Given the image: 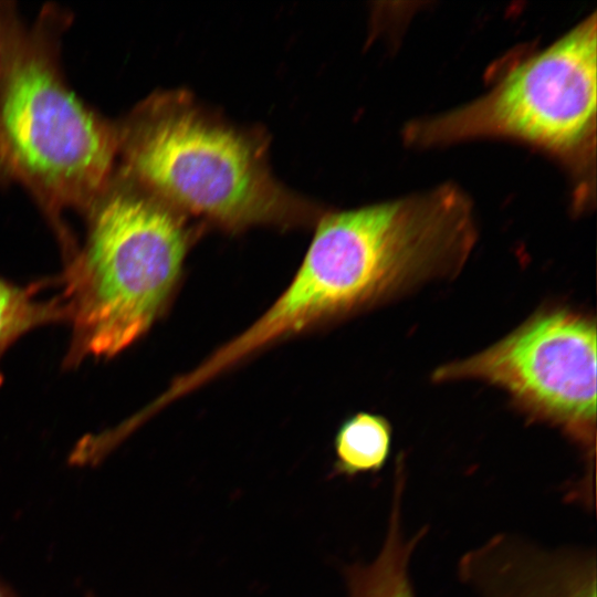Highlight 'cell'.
Masks as SVG:
<instances>
[{"label":"cell","instance_id":"cell-8","mask_svg":"<svg viewBox=\"0 0 597 597\" xmlns=\"http://www.w3.org/2000/svg\"><path fill=\"white\" fill-rule=\"evenodd\" d=\"M422 540L409 535L401 521L387 523L383 545L368 564L346 568L348 597H415L409 565L417 544Z\"/></svg>","mask_w":597,"mask_h":597},{"label":"cell","instance_id":"cell-6","mask_svg":"<svg viewBox=\"0 0 597 597\" xmlns=\"http://www.w3.org/2000/svg\"><path fill=\"white\" fill-rule=\"evenodd\" d=\"M597 334L574 312H543L483 352L450 363L436 380L476 379L506 389L535 416L561 426L594 453Z\"/></svg>","mask_w":597,"mask_h":597},{"label":"cell","instance_id":"cell-11","mask_svg":"<svg viewBox=\"0 0 597 597\" xmlns=\"http://www.w3.org/2000/svg\"><path fill=\"white\" fill-rule=\"evenodd\" d=\"M1 51H2V28H1V17H0V69H1Z\"/></svg>","mask_w":597,"mask_h":597},{"label":"cell","instance_id":"cell-5","mask_svg":"<svg viewBox=\"0 0 597 597\" xmlns=\"http://www.w3.org/2000/svg\"><path fill=\"white\" fill-rule=\"evenodd\" d=\"M482 96L406 125L404 139L431 147L505 137L549 154L568 170L573 206L595 202L597 18L586 17L543 49L524 46L494 64Z\"/></svg>","mask_w":597,"mask_h":597},{"label":"cell","instance_id":"cell-10","mask_svg":"<svg viewBox=\"0 0 597 597\" xmlns=\"http://www.w3.org/2000/svg\"><path fill=\"white\" fill-rule=\"evenodd\" d=\"M392 442L390 423L381 416L358 412L346 419L334 440L332 475L376 473L386 464Z\"/></svg>","mask_w":597,"mask_h":597},{"label":"cell","instance_id":"cell-3","mask_svg":"<svg viewBox=\"0 0 597 597\" xmlns=\"http://www.w3.org/2000/svg\"><path fill=\"white\" fill-rule=\"evenodd\" d=\"M116 127V170L192 220L238 232L308 226L323 213L273 176L261 132L185 91L149 95Z\"/></svg>","mask_w":597,"mask_h":597},{"label":"cell","instance_id":"cell-9","mask_svg":"<svg viewBox=\"0 0 597 597\" xmlns=\"http://www.w3.org/2000/svg\"><path fill=\"white\" fill-rule=\"evenodd\" d=\"M55 281L46 279L21 284L0 274V386L4 380L1 362L10 347L39 327L66 323V308L60 294L40 297Z\"/></svg>","mask_w":597,"mask_h":597},{"label":"cell","instance_id":"cell-2","mask_svg":"<svg viewBox=\"0 0 597 597\" xmlns=\"http://www.w3.org/2000/svg\"><path fill=\"white\" fill-rule=\"evenodd\" d=\"M0 17V179L31 193L66 255L76 241L62 213H84L111 181L118 156L116 123L87 106L64 78L65 11L48 6L30 27L4 4Z\"/></svg>","mask_w":597,"mask_h":597},{"label":"cell","instance_id":"cell-12","mask_svg":"<svg viewBox=\"0 0 597 597\" xmlns=\"http://www.w3.org/2000/svg\"><path fill=\"white\" fill-rule=\"evenodd\" d=\"M0 597H7L4 590L0 587Z\"/></svg>","mask_w":597,"mask_h":597},{"label":"cell","instance_id":"cell-4","mask_svg":"<svg viewBox=\"0 0 597 597\" xmlns=\"http://www.w3.org/2000/svg\"><path fill=\"white\" fill-rule=\"evenodd\" d=\"M84 216V242L56 277L71 327L67 368L112 358L150 329L198 232L192 219L116 170Z\"/></svg>","mask_w":597,"mask_h":597},{"label":"cell","instance_id":"cell-7","mask_svg":"<svg viewBox=\"0 0 597 597\" xmlns=\"http://www.w3.org/2000/svg\"><path fill=\"white\" fill-rule=\"evenodd\" d=\"M459 575L478 597H596L594 552L545 549L509 535L468 552Z\"/></svg>","mask_w":597,"mask_h":597},{"label":"cell","instance_id":"cell-1","mask_svg":"<svg viewBox=\"0 0 597 597\" xmlns=\"http://www.w3.org/2000/svg\"><path fill=\"white\" fill-rule=\"evenodd\" d=\"M462 231L436 190L323 212L304 259L279 298L243 333L164 392L175 399L268 345L350 314L433 276L453 273Z\"/></svg>","mask_w":597,"mask_h":597}]
</instances>
